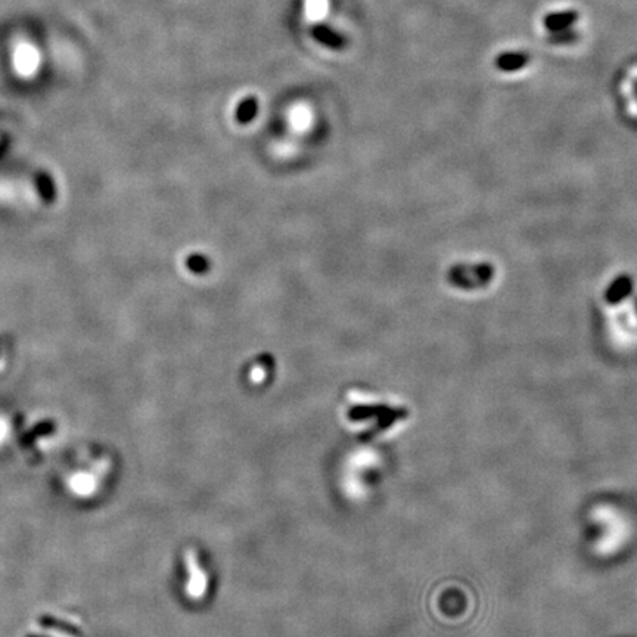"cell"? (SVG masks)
I'll return each instance as SVG.
<instances>
[{
  "mask_svg": "<svg viewBox=\"0 0 637 637\" xmlns=\"http://www.w3.org/2000/svg\"><path fill=\"white\" fill-rule=\"evenodd\" d=\"M330 9H332L330 0H302L301 6L302 18L310 25H317L318 22H322L329 15Z\"/></svg>",
  "mask_w": 637,
  "mask_h": 637,
  "instance_id": "cell-1",
  "label": "cell"
},
{
  "mask_svg": "<svg viewBox=\"0 0 637 637\" xmlns=\"http://www.w3.org/2000/svg\"><path fill=\"white\" fill-rule=\"evenodd\" d=\"M6 425L3 422H0V443H2L6 437Z\"/></svg>",
  "mask_w": 637,
  "mask_h": 637,
  "instance_id": "cell-6",
  "label": "cell"
},
{
  "mask_svg": "<svg viewBox=\"0 0 637 637\" xmlns=\"http://www.w3.org/2000/svg\"><path fill=\"white\" fill-rule=\"evenodd\" d=\"M204 259H199V257H192L189 261H187V266L190 267V269L195 270V272H199V266L202 267V269H206V261H202Z\"/></svg>",
  "mask_w": 637,
  "mask_h": 637,
  "instance_id": "cell-5",
  "label": "cell"
},
{
  "mask_svg": "<svg viewBox=\"0 0 637 637\" xmlns=\"http://www.w3.org/2000/svg\"><path fill=\"white\" fill-rule=\"evenodd\" d=\"M256 104H254V102L251 99L245 100L244 104H242L239 107V111H238V118L240 121H250L252 117H254V114H256Z\"/></svg>",
  "mask_w": 637,
  "mask_h": 637,
  "instance_id": "cell-3",
  "label": "cell"
},
{
  "mask_svg": "<svg viewBox=\"0 0 637 637\" xmlns=\"http://www.w3.org/2000/svg\"><path fill=\"white\" fill-rule=\"evenodd\" d=\"M39 66V54L31 45H21L15 50V67L18 72L29 75Z\"/></svg>",
  "mask_w": 637,
  "mask_h": 637,
  "instance_id": "cell-2",
  "label": "cell"
},
{
  "mask_svg": "<svg viewBox=\"0 0 637 637\" xmlns=\"http://www.w3.org/2000/svg\"><path fill=\"white\" fill-rule=\"evenodd\" d=\"M39 177H40V179H39V183H40V189H42V192H43L45 198L50 199V198L54 197V190H52L54 187H52V185H50V182H49V179H47L46 176H39Z\"/></svg>",
  "mask_w": 637,
  "mask_h": 637,
  "instance_id": "cell-4",
  "label": "cell"
}]
</instances>
